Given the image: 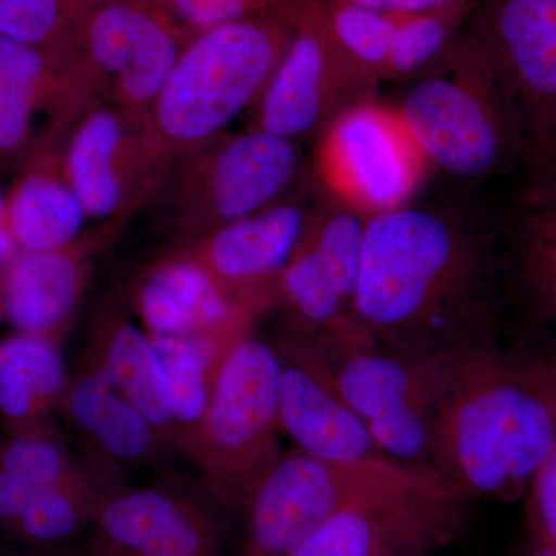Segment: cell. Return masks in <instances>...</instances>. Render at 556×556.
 <instances>
[{
  "instance_id": "obj_1",
  "label": "cell",
  "mask_w": 556,
  "mask_h": 556,
  "mask_svg": "<svg viewBox=\"0 0 556 556\" xmlns=\"http://www.w3.org/2000/svg\"><path fill=\"white\" fill-rule=\"evenodd\" d=\"M496 222L459 203H412L368 219L353 302L368 342L444 357L500 336Z\"/></svg>"
},
{
  "instance_id": "obj_2",
  "label": "cell",
  "mask_w": 556,
  "mask_h": 556,
  "mask_svg": "<svg viewBox=\"0 0 556 556\" xmlns=\"http://www.w3.org/2000/svg\"><path fill=\"white\" fill-rule=\"evenodd\" d=\"M556 420L500 336L444 357L428 470L468 501L525 500Z\"/></svg>"
},
{
  "instance_id": "obj_3",
  "label": "cell",
  "mask_w": 556,
  "mask_h": 556,
  "mask_svg": "<svg viewBox=\"0 0 556 556\" xmlns=\"http://www.w3.org/2000/svg\"><path fill=\"white\" fill-rule=\"evenodd\" d=\"M409 83L394 105L430 170L475 188L527 164L529 135L517 97L471 21Z\"/></svg>"
},
{
  "instance_id": "obj_4",
  "label": "cell",
  "mask_w": 556,
  "mask_h": 556,
  "mask_svg": "<svg viewBox=\"0 0 556 556\" xmlns=\"http://www.w3.org/2000/svg\"><path fill=\"white\" fill-rule=\"evenodd\" d=\"M287 13H266L192 36L141 124L170 169L254 109L291 42Z\"/></svg>"
},
{
  "instance_id": "obj_5",
  "label": "cell",
  "mask_w": 556,
  "mask_h": 556,
  "mask_svg": "<svg viewBox=\"0 0 556 556\" xmlns=\"http://www.w3.org/2000/svg\"><path fill=\"white\" fill-rule=\"evenodd\" d=\"M281 375L276 346L252 334L237 342L219 365L206 416L185 452L240 510L281 456Z\"/></svg>"
},
{
  "instance_id": "obj_6",
  "label": "cell",
  "mask_w": 556,
  "mask_h": 556,
  "mask_svg": "<svg viewBox=\"0 0 556 556\" xmlns=\"http://www.w3.org/2000/svg\"><path fill=\"white\" fill-rule=\"evenodd\" d=\"M302 167L298 142L251 127L175 163L153 203L181 240L192 239L288 199Z\"/></svg>"
},
{
  "instance_id": "obj_7",
  "label": "cell",
  "mask_w": 556,
  "mask_h": 556,
  "mask_svg": "<svg viewBox=\"0 0 556 556\" xmlns=\"http://www.w3.org/2000/svg\"><path fill=\"white\" fill-rule=\"evenodd\" d=\"M316 144L314 170L325 195L365 218L412 203L430 172L396 105L375 97L339 113Z\"/></svg>"
},
{
  "instance_id": "obj_8",
  "label": "cell",
  "mask_w": 556,
  "mask_h": 556,
  "mask_svg": "<svg viewBox=\"0 0 556 556\" xmlns=\"http://www.w3.org/2000/svg\"><path fill=\"white\" fill-rule=\"evenodd\" d=\"M409 468L391 459L325 460L299 450L281 453L241 508L233 556H289L348 504Z\"/></svg>"
},
{
  "instance_id": "obj_9",
  "label": "cell",
  "mask_w": 556,
  "mask_h": 556,
  "mask_svg": "<svg viewBox=\"0 0 556 556\" xmlns=\"http://www.w3.org/2000/svg\"><path fill=\"white\" fill-rule=\"evenodd\" d=\"M471 501L427 468L358 497L289 556H434L456 543Z\"/></svg>"
},
{
  "instance_id": "obj_10",
  "label": "cell",
  "mask_w": 556,
  "mask_h": 556,
  "mask_svg": "<svg viewBox=\"0 0 556 556\" xmlns=\"http://www.w3.org/2000/svg\"><path fill=\"white\" fill-rule=\"evenodd\" d=\"M240 507L207 478L167 475L112 492L93 521L90 543L124 552L226 556Z\"/></svg>"
},
{
  "instance_id": "obj_11",
  "label": "cell",
  "mask_w": 556,
  "mask_h": 556,
  "mask_svg": "<svg viewBox=\"0 0 556 556\" xmlns=\"http://www.w3.org/2000/svg\"><path fill=\"white\" fill-rule=\"evenodd\" d=\"M105 101L79 51L0 36V163L61 149L87 110Z\"/></svg>"
},
{
  "instance_id": "obj_12",
  "label": "cell",
  "mask_w": 556,
  "mask_h": 556,
  "mask_svg": "<svg viewBox=\"0 0 556 556\" xmlns=\"http://www.w3.org/2000/svg\"><path fill=\"white\" fill-rule=\"evenodd\" d=\"M189 39L164 0H90L76 49L105 101L142 119Z\"/></svg>"
},
{
  "instance_id": "obj_13",
  "label": "cell",
  "mask_w": 556,
  "mask_h": 556,
  "mask_svg": "<svg viewBox=\"0 0 556 556\" xmlns=\"http://www.w3.org/2000/svg\"><path fill=\"white\" fill-rule=\"evenodd\" d=\"M294 33L255 104L252 129L302 144L317 141L339 113L372 97L329 39L317 0H295L287 11Z\"/></svg>"
},
{
  "instance_id": "obj_14",
  "label": "cell",
  "mask_w": 556,
  "mask_h": 556,
  "mask_svg": "<svg viewBox=\"0 0 556 556\" xmlns=\"http://www.w3.org/2000/svg\"><path fill=\"white\" fill-rule=\"evenodd\" d=\"M62 161L87 215L98 222L121 223L152 204L170 170L150 149L141 119L109 101L75 124Z\"/></svg>"
},
{
  "instance_id": "obj_15",
  "label": "cell",
  "mask_w": 556,
  "mask_h": 556,
  "mask_svg": "<svg viewBox=\"0 0 556 556\" xmlns=\"http://www.w3.org/2000/svg\"><path fill=\"white\" fill-rule=\"evenodd\" d=\"M309 212L302 201L288 197L257 214L181 240L175 251L193 260L226 298L257 318L276 308L278 280L302 240Z\"/></svg>"
},
{
  "instance_id": "obj_16",
  "label": "cell",
  "mask_w": 556,
  "mask_h": 556,
  "mask_svg": "<svg viewBox=\"0 0 556 556\" xmlns=\"http://www.w3.org/2000/svg\"><path fill=\"white\" fill-rule=\"evenodd\" d=\"M471 3V24L495 54L517 97L530 156L556 119V0Z\"/></svg>"
},
{
  "instance_id": "obj_17",
  "label": "cell",
  "mask_w": 556,
  "mask_h": 556,
  "mask_svg": "<svg viewBox=\"0 0 556 556\" xmlns=\"http://www.w3.org/2000/svg\"><path fill=\"white\" fill-rule=\"evenodd\" d=\"M277 350L283 362L280 428L295 450L325 460L388 459L339 393L321 351L300 340Z\"/></svg>"
},
{
  "instance_id": "obj_18",
  "label": "cell",
  "mask_w": 556,
  "mask_h": 556,
  "mask_svg": "<svg viewBox=\"0 0 556 556\" xmlns=\"http://www.w3.org/2000/svg\"><path fill=\"white\" fill-rule=\"evenodd\" d=\"M496 226L501 300L527 327L556 331V181L530 178Z\"/></svg>"
},
{
  "instance_id": "obj_19",
  "label": "cell",
  "mask_w": 556,
  "mask_h": 556,
  "mask_svg": "<svg viewBox=\"0 0 556 556\" xmlns=\"http://www.w3.org/2000/svg\"><path fill=\"white\" fill-rule=\"evenodd\" d=\"M134 300L148 334L208 340L226 350L252 334L257 320L178 251L148 266L135 285Z\"/></svg>"
},
{
  "instance_id": "obj_20",
  "label": "cell",
  "mask_w": 556,
  "mask_h": 556,
  "mask_svg": "<svg viewBox=\"0 0 556 556\" xmlns=\"http://www.w3.org/2000/svg\"><path fill=\"white\" fill-rule=\"evenodd\" d=\"M86 233L56 251H21L0 269V313L17 332L60 342L86 291L91 251L100 247V232Z\"/></svg>"
},
{
  "instance_id": "obj_21",
  "label": "cell",
  "mask_w": 556,
  "mask_h": 556,
  "mask_svg": "<svg viewBox=\"0 0 556 556\" xmlns=\"http://www.w3.org/2000/svg\"><path fill=\"white\" fill-rule=\"evenodd\" d=\"M325 356L339 393L367 426L387 413L438 399L445 356H427L376 343H362Z\"/></svg>"
},
{
  "instance_id": "obj_22",
  "label": "cell",
  "mask_w": 556,
  "mask_h": 556,
  "mask_svg": "<svg viewBox=\"0 0 556 556\" xmlns=\"http://www.w3.org/2000/svg\"><path fill=\"white\" fill-rule=\"evenodd\" d=\"M7 200L11 232L22 252L56 251L84 236L90 222L70 185L62 148L21 164Z\"/></svg>"
},
{
  "instance_id": "obj_23",
  "label": "cell",
  "mask_w": 556,
  "mask_h": 556,
  "mask_svg": "<svg viewBox=\"0 0 556 556\" xmlns=\"http://www.w3.org/2000/svg\"><path fill=\"white\" fill-rule=\"evenodd\" d=\"M89 358L108 372L121 393L177 447L169 390L159 353L146 329L131 324L113 300L105 302L94 318Z\"/></svg>"
},
{
  "instance_id": "obj_24",
  "label": "cell",
  "mask_w": 556,
  "mask_h": 556,
  "mask_svg": "<svg viewBox=\"0 0 556 556\" xmlns=\"http://www.w3.org/2000/svg\"><path fill=\"white\" fill-rule=\"evenodd\" d=\"M62 407L112 460L148 464L170 445L91 358L68 380Z\"/></svg>"
},
{
  "instance_id": "obj_25",
  "label": "cell",
  "mask_w": 556,
  "mask_h": 556,
  "mask_svg": "<svg viewBox=\"0 0 556 556\" xmlns=\"http://www.w3.org/2000/svg\"><path fill=\"white\" fill-rule=\"evenodd\" d=\"M67 368L58 343L17 334L0 342V419L16 434L47 430L43 420L62 407Z\"/></svg>"
},
{
  "instance_id": "obj_26",
  "label": "cell",
  "mask_w": 556,
  "mask_h": 556,
  "mask_svg": "<svg viewBox=\"0 0 556 556\" xmlns=\"http://www.w3.org/2000/svg\"><path fill=\"white\" fill-rule=\"evenodd\" d=\"M150 339L166 375L177 447L185 453L203 424L219 365L230 350L208 340Z\"/></svg>"
},
{
  "instance_id": "obj_27",
  "label": "cell",
  "mask_w": 556,
  "mask_h": 556,
  "mask_svg": "<svg viewBox=\"0 0 556 556\" xmlns=\"http://www.w3.org/2000/svg\"><path fill=\"white\" fill-rule=\"evenodd\" d=\"M317 10L348 68L375 91L386 80L391 39L401 14L345 0H317Z\"/></svg>"
},
{
  "instance_id": "obj_28",
  "label": "cell",
  "mask_w": 556,
  "mask_h": 556,
  "mask_svg": "<svg viewBox=\"0 0 556 556\" xmlns=\"http://www.w3.org/2000/svg\"><path fill=\"white\" fill-rule=\"evenodd\" d=\"M109 495L79 475L40 493L9 533L35 547H61L93 525Z\"/></svg>"
},
{
  "instance_id": "obj_29",
  "label": "cell",
  "mask_w": 556,
  "mask_h": 556,
  "mask_svg": "<svg viewBox=\"0 0 556 556\" xmlns=\"http://www.w3.org/2000/svg\"><path fill=\"white\" fill-rule=\"evenodd\" d=\"M471 10V0H453L437 9L401 14L391 39L386 80H409L433 64L466 27Z\"/></svg>"
},
{
  "instance_id": "obj_30",
  "label": "cell",
  "mask_w": 556,
  "mask_h": 556,
  "mask_svg": "<svg viewBox=\"0 0 556 556\" xmlns=\"http://www.w3.org/2000/svg\"><path fill=\"white\" fill-rule=\"evenodd\" d=\"M90 0H0V36L62 51H78L76 35Z\"/></svg>"
},
{
  "instance_id": "obj_31",
  "label": "cell",
  "mask_w": 556,
  "mask_h": 556,
  "mask_svg": "<svg viewBox=\"0 0 556 556\" xmlns=\"http://www.w3.org/2000/svg\"><path fill=\"white\" fill-rule=\"evenodd\" d=\"M0 471L39 486L61 484L86 473L49 431L16 434L0 442Z\"/></svg>"
},
{
  "instance_id": "obj_32",
  "label": "cell",
  "mask_w": 556,
  "mask_h": 556,
  "mask_svg": "<svg viewBox=\"0 0 556 556\" xmlns=\"http://www.w3.org/2000/svg\"><path fill=\"white\" fill-rule=\"evenodd\" d=\"M190 38L266 13H287L295 0H164Z\"/></svg>"
},
{
  "instance_id": "obj_33",
  "label": "cell",
  "mask_w": 556,
  "mask_h": 556,
  "mask_svg": "<svg viewBox=\"0 0 556 556\" xmlns=\"http://www.w3.org/2000/svg\"><path fill=\"white\" fill-rule=\"evenodd\" d=\"M522 501L526 535L556 551V445Z\"/></svg>"
},
{
  "instance_id": "obj_34",
  "label": "cell",
  "mask_w": 556,
  "mask_h": 556,
  "mask_svg": "<svg viewBox=\"0 0 556 556\" xmlns=\"http://www.w3.org/2000/svg\"><path fill=\"white\" fill-rule=\"evenodd\" d=\"M519 368L551 408L556 420V348L511 351Z\"/></svg>"
},
{
  "instance_id": "obj_35",
  "label": "cell",
  "mask_w": 556,
  "mask_h": 556,
  "mask_svg": "<svg viewBox=\"0 0 556 556\" xmlns=\"http://www.w3.org/2000/svg\"><path fill=\"white\" fill-rule=\"evenodd\" d=\"M527 166H529L530 178L556 181V119L541 139L540 144L530 153Z\"/></svg>"
},
{
  "instance_id": "obj_36",
  "label": "cell",
  "mask_w": 556,
  "mask_h": 556,
  "mask_svg": "<svg viewBox=\"0 0 556 556\" xmlns=\"http://www.w3.org/2000/svg\"><path fill=\"white\" fill-rule=\"evenodd\" d=\"M345 2L357 3V5L368 7L388 13L408 14L417 11L437 9L445 5L453 0H345Z\"/></svg>"
},
{
  "instance_id": "obj_37",
  "label": "cell",
  "mask_w": 556,
  "mask_h": 556,
  "mask_svg": "<svg viewBox=\"0 0 556 556\" xmlns=\"http://www.w3.org/2000/svg\"><path fill=\"white\" fill-rule=\"evenodd\" d=\"M20 252L11 232L5 197L0 195V269L5 268Z\"/></svg>"
},
{
  "instance_id": "obj_38",
  "label": "cell",
  "mask_w": 556,
  "mask_h": 556,
  "mask_svg": "<svg viewBox=\"0 0 556 556\" xmlns=\"http://www.w3.org/2000/svg\"><path fill=\"white\" fill-rule=\"evenodd\" d=\"M514 556H556V551L526 535Z\"/></svg>"
},
{
  "instance_id": "obj_39",
  "label": "cell",
  "mask_w": 556,
  "mask_h": 556,
  "mask_svg": "<svg viewBox=\"0 0 556 556\" xmlns=\"http://www.w3.org/2000/svg\"><path fill=\"white\" fill-rule=\"evenodd\" d=\"M83 556H177V555L148 554V552L115 551V548H109V547L100 546V544L90 543L89 548H87L86 554H84Z\"/></svg>"
},
{
  "instance_id": "obj_40",
  "label": "cell",
  "mask_w": 556,
  "mask_h": 556,
  "mask_svg": "<svg viewBox=\"0 0 556 556\" xmlns=\"http://www.w3.org/2000/svg\"><path fill=\"white\" fill-rule=\"evenodd\" d=\"M38 552H3L0 556H65L56 547H38Z\"/></svg>"
}]
</instances>
